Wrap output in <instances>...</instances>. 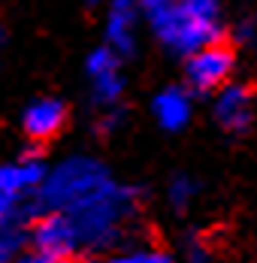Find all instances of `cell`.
Listing matches in <instances>:
<instances>
[{"label": "cell", "instance_id": "obj_1", "mask_svg": "<svg viewBox=\"0 0 257 263\" xmlns=\"http://www.w3.org/2000/svg\"><path fill=\"white\" fill-rule=\"evenodd\" d=\"M64 215L76 227L79 248L103 251L118 245L130 233V224L136 218V191L118 179H109L100 191H94Z\"/></svg>", "mask_w": 257, "mask_h": 263}, {"label": "cell", "instance_id": "obj_2", "mask_svg": "<svg viewBox=\"0 0 257 263\" xmlns=\"http://www.w3.org/2000/svg\"><path fill=\"white\" fill-rule=\"evenodd\" d=\"M142 18L170 52L188 58L221 36V0H170Z\"/></svg>", "mask_w": 257, "mask_h": 263}, {"label": "cell", "instance_id": "obj_3", "mask_svg": "<svg viewBox=\"0 0 257 263\" xmlns=\"http://www.w3.org/2000/svg\"><path fill=\"white\" fill-rule=\"evenodd\" d=\"M112 179L109 166L97 158L76 155V158L61 160L58 166H49L46 182L36 191V209L40 212H70L85 197L100 191Z\"/></svg>", "mask_w": 257, "mask_h": 263}, {"label": "cell", "instance_id": "obj_4", "mask_svg": "<svg viewBox=\"0 0 257 263\" xmlns=\"http://www.w3.org/2000/svg\"><path fill=\"white\" fill-rule=\"evenodd\" d=\"M233 70H236V52L230 46H224L221 40H215L203 49H197L194 54H188L185 79L194 91L212 94V91H218L230 82Z\"/></svg>", "mask_w": 257, "mask_h": 263}, {"label": "cell", "instance_id": "obj_5", "mask_svg": "<svg viewBox=\"0 0 257 263\" xmlns=\"http://www.w3.org/2000/svg\"><path fill=\"white\" fill-rule=\"evenodd\" d=\"M27 242L33 245V251L61 260H70L79 251L76 227L64 212H40L27 224Z\"/></svg>", "mask_w": 257, "mask_h": 263}, {"label": "cell", "instance_id": "obj_6", "mask_svg": "<svg viewBox=\"0 0 257 263\" xmlns=\"http://www.w3.org/2000/svg\"><path fill=\"white\" fill-rule=\"evenodd\" d=\"M85 73L91 79V91H94V103L103 112L118 109L121 94H124V73H121V54H115L109 46L94 49L85 61Z\"/></svg>", "mask_w": 257, "mask_h": 263}, {"label": "cell", "instance_id": "obj_7", "mask_svg": "<svg viewBox=\"0 0 257 263\" xmlns=\"http://www.w3.org/2000/svg\"><path fill=\"white\" fill-rule=\"evenodd\" d=\"M215 121L227 133H245L254 121V91L242 82H227L215 91Z\"/></svg>", "mask_w": 257, "mask_h": 263}, {"label": "cell", "instance_id": "obj_8", "mask_svg": "<svg viewBox=\"0 0 257 263\" xmlns=\"http://www.w3.org/2000/svg\"><path fill=\"white\" fill-rule=\"evenodd\" d=\"M142 22L139 0H109L106 9V46L115 54L127 58L136 52V36Z\"/></svg>", "mask_w": 257, "mask_h": 263}, {"label": "cell", "instance_id": "obj_9", "mask_svg": "<svg viewBox=\"0 0 257 263\" xmlns=\"http://www.w3.org/2000/svg\"><path fill=\"white\" fill-rule=\"evenodd\" d=\"M46 160L40 155H22V158L0 163V194L9 197H36L40 184L46 182Z\"/></svg>", "mask_w": 257, "mask_h": 263}, {"label": "cell", "instance_id": "obj_10", "mask_svg": "<svg viewBox=\"0 0 257 263\" xmlns=\"http://www.w3.org/2000/svg\"><path fill=\"white\" fill-rule=\"evenodd\" d=\"M64 124H67V106L58 97H40L22 115V127L33 142H46L51 136H58L64 130Z\"/></svg>", "mask_w": 257, "mask_h": 263}, {"label": "cell", "instance_id": "obj_11", "mask_svg": "<svg viewBox=\"0 0 257 263\" xmlns=\"http://www.w3.org/2000/svg\"><path fill=\"white\" fill-rule=\"evenodd\" d=\"M152 115L163 130L176 133V130H181V127H188V121H191V115H194V100H191V94H188L185 88L170 85V88H163V91L154 94Z\"/></svg>", "mask_w": 257, "mask_h": 263}, {"label": "cell", "instance_id": "obj_12", "mask_svg": "<svg viewBox=\"0 0 257 263\" xmlns=\"http://www.w3.org/2000/svg\"><path fill=\"white\" fill-rule=\"evenodd\" d=\"M197 194H200V184L194 176H188V173H179V176H173L170 184H167V200H170V206L176 212H185L194 200H197Z\"/></svg>", "mask_w": 257, "mask_h": 263}, {"label": "cell", "instance_id": "obj_13", "mask_svg": "<svg viewBox=\"0 0 257 263\" xmlns=\"http://www.w3.org/2000/svg\"><path fill=\"white\" fill-rule=\"evenodd\" d=\"M27 242V224H0V263H12Z\"/></svg>", "mask_w": 257, "mask_h": 263}, {"label": "cell", "instance_id": "obj_14", "mask_svg": "<svg viewBox=\"0 0 257 263\" xmlns=\"http://www.w3.org/2000/svg\"><path fill=\"white\" fill-rule=\"evenodd\" d=\"M97 263H179L173 254L160 251V248H130V251H115L106 254Z\"/></svg>", "mask_w": 257, "mask_h": 263}, {"label": "cell", "instance_id": "obj_15", "mask_svg": "<svg viewBox=\"0 0 257 263\" xmlns=\"http://www.w3.org/2000/svg\"><path fill=\"white\" fill-rule=\"evenodd\" d=\"M236 40L245 46H257V18H242L236 25Z\"/></svg>", "mask_w": 257, "mask_h": 263}, {"label": "cell", "instance_id": "obj_16", "mask_svg": "<svg viewBox=\"0 0 257 263\" xmlns=\"http://www.w3.org/2000/svg\"><path fill=\"white\" fill-rule=\"evenodd\" d=\"M209 248H206L200 239H194V242H188V248H185V263H209Z\"/></svg>", "mask_w": 257, "mask_h": 263}, {"label": "cell", "instance_id": "obj_17", "mask_svg": "<svg viewBox=\"0 0 257 263\" xmlns=\"http://www.w3.org/2000/svg\"><path fill=\"white\" fill-rule=\"evenodd\" d=\"M12 263H70V260H61V257H46V254H40V251H22L19 257Z\"/></svg>", "mask_w": 257, "mask_h": 263}, {"label": "cell", "instance_id": "obj_18", "mask_svg": "<svg viewBox=\"0 0 257 263\" xmlns=\"http://www.w3.org/2000/svg\"><path fill=\"white\" fill-rule=\"evenodd\" d=\"M3 46H6V30L0 27V49H3Z\"/></svg>", "mask_w": 257, "mask_h": 263}, {"label": "cell", "instance_id": "obj_19", "mask_svg": "<svg viewBox=\"0 0 257 263\" xmlns=\"http://www.w3.org/2000/svg\"><path fill=\"white\" fill-rule=\"evenodd\" d=\"M85 3H103V0H85Z\"/></svg>", "mask_w": 257, "mask_h": 263}]
</instances>
